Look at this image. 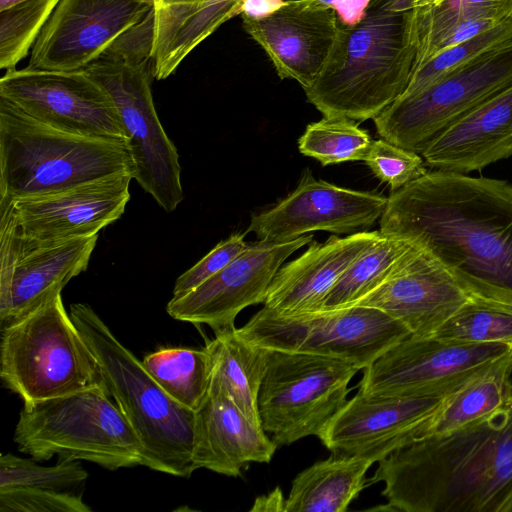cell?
Returning <instances> with one entry per match:
<instances>
[{"mask_svg": "<svg viewBox=\"0 0 512 512\" xmlns=\"http://www.w3.org/2000/svg\"><path fill=\"white\" fill-rule=\"evenodd\" d=\"M380 232L431 254L471 297L512 308V184L435 169L392 191Z\"/></svg>", "mask_w": 512, "mask_h": 512, "instance_id": "1", "label": "cell"}, {"mask_svg": "<svg viewBox=\"0 0 512 512\" xmlns=\"http://www.w3.org/2000/svg\"><path fill=\"white\" fill-rule=\"evenodd\" d=\"M378 463L367 486L384 483L387 510L512 512V400Z\"/></svg>", "mask_w": 512, "mask_h": 512, "instance_id": "2", "label": "cell"}, {"mask_svg": "<svg viewBox=\"0 0 512 512\" xmlns=\"http://www.w3.org/2000/svg\"><path fill=\"white\" fill-rule=\"evenodd\" d=\"M415 60L411 9L371 3L356 25L338 23L325 66L304 92L326 117L374 119L404 94Z\"/></svg>", "mask_w": 512, "mask_h": 512, "instance_id": "3", "label": "cell"}, {"mask_svg": "<svg viewBox=\"0 0 512 512\" xmlns=\"http://www.w3.org/2000/svg\"><path fill=\"white\" fill-rule=\"evenodd\" d=\"M69 314L93 353L104 385L139 439L143 463L152 470L189 478L195 412L173 400L85 303Z\"/></svg>", "mask_w": 512, "mask_h": 512, "instance_id": "4", "label": "cell"}, {"mask_svg": "<svg viewBox=\"0 0 512 512\" xmlns=\"http://www.w3.org/2000/svg\"><path fill=\"white\" fill-rule=\"evenodd\" d=\"M125 173L134 174L125 142L55 129L0 96V199L52 194Z\"/></svg>", "mask_w": 512, "mask_h": 512, "instance_id": "5", "label": "cell"}, {"mask_svg": "<svg viewBox=\"0 0 512 512\" xmlns=\"http://www.w3.org/2000/svg\"><path fill=\"white\" fill-rule=\"evenodd\" d=\"M0 377L24 404L104 385L61 292L1 327Z\"/></svg>", "mask_w": 512, "mask_h": 512, "instance_id": "6", "label": "cell"}, {"mask_svg": "<svg viewBox=\"0 0 512 512\" xmlns=\"http://www.w3.org/2000/svg\"><path fill=\"white\" fill-rule=\"evenodd\" d=\"M14 442L36 461L57 455L109 470L143 463L139 439L105 385L24 404Z\"/></svg>", "mask_w": 512, "mask_h": 512, "instance_id": "7", "label": "cell"}, {"mask_svg": "<svg viewBox=\"0 0 512 512\" xmlns=\"http://www.w3.org/2000/svg\"><path fill=\"white\" fill-rule=\"evenodd\" d=\"M360 370L340 358L267 349L258 413L277 448L318 437L348 401V385Z\"/></svg>", "mask_w": 512, "mask_h": 512, "instance_id": "8", "label": "cell"}, {"mask_svg": "<svg viewBox=\"0 0 512 512\" xmlns=\"http://www.w3.org/2000/svg\"><path fill=\"white\" fill-rule=\"evenodd\" d=\"M84 70L114 101L134 164L133 179L165 212L174 211L184 199L181 167L153 103L154 61L128 59L106 49Z\"/></svg>", "mask_w": 512, "mask_h": 512, "instance_id": "9", "label": "cell"}, {"mask_svg": "<svg viewBox=\"0 0 512 512\" xmlns=\"http://www.w3.org/2000/svg\"><path fill=\"white\" fill-rule=\"evenodd\" d=\"M512 85V37L399 97L374 118L381 138L421 153L441 132Z\"/></svg>", "mask_w": 512, "mask_h": 512, "instance_id": "10", "label": "cell"}, {"mask_svg": "<svg viewBox=\"0 0 512 512\" xmlns=\"http://www.w3.org/2000/svg\"><path fill=\"white\" fill-rule=\"evenodd\" d=\"M236 331L258 347L340 358L361 370L412 335L383 311L362 305L299 315H282L263 306Z\"/></svg>", "mask_w": 512, "mask_h": 512, "instance_id": "11", "label": "cell"}, {"mask_svg": "<svg viewBox=\"0 0 512 512\" xmlns=\"http://www.w3.org/2000/svg\"><path fill=\"white\" fill-rule=\"evenodd\" d=\"M98 234L40 241L27 237L12 200L0 199L1 327L61 292L87 270Z\"/></svg>", "mask_w": 512, "mask_h": 512, "instance_id": "12", "label": "cell"}, {"mask_svg": "<svg viewBox=\"0 0 512 512\" xmlns=\"http://www.w3.org/2000/svg\"><path fill=\"white\" fill-rule=\"evenodd\" d=\"M512 351L506 343H459L410 335L363 369L360 391L381 395L448 394Z\"/></svg>", "mask_w": 512, "mask_h": 512, "instance_id": "13", "label": "cell"}, {"mask_svg": "<svg viewBox=\"0 0 512 512\" xmlns=\"http://www.w3.org/2000/svg\"><path fill=\"white\" fill-rule=\"evenodd\" d=\"M0 96L55 129L126 143V133L109 93L84 69L7 71Z\"/></svg>", "mask_w": 512, "mask_h": 512, "instance_id": "14", "label": "cell"}, {"mask_svg": "<svg viewBox=\"0 0 512 512\" xmlns=\"http://www.w3.org/2000/svg\"><path fill=\"white\" fill-rule=\"evenodd\" d=\"M454 392L381 395L359 390L318 438L334 456L379 462L398 448L423 438L429 418Z\"/></svg>", "mask_w": 512, "mask_h": 512, "instance_id": "15", "label": "cell"}, {"mask_svg": "<svg viewBox=\"0 0 512 512\" xmlns=\"http://www.w3.org/2000/svg\"><path fill=\"white\" fill-rule=\"evenodd\" d=\"M312 240L313 235L308 234L282 242L248 243L212 277L190 292L172 297L166 311L178 321L208 325L215 333L234 329L235 319L244 308L264 303L285 260Z\"/></svg>", "mask_w": 512, "mask_h": 512, "instance_id": "16", "label": "cell"}, {"mask_svg": "<svg viewBox=\"0 0 512 512\" xmlns=\"http://www.w3.org/2000/svg\"><path fill=\"white\" fill-rule=\"evenodd\" d=\"M153 8L148 0H60L33 45L28 68L82 70Z\"/></svg>", "mask_w": 512, "mask_h": 512, "instance_id": "17", "label": "cell"}, {"mask_svg": "<svg viewBox=\"0 0 512 512\" xmlns=\"http://www.w3.org/2000/svg\"><path fill=\"white\" fill-rule=\"evenodd\" d=\"M388 197L317 180L306 169L296 188L272 208L253 214L247 231L282 242L312 231L352 234L381 218Z\"/></svg>", "mask_w": 512, "mask_h": 512, "instance_id": "18", "label": "cell"}, {"mask_svg": "<svg viewBox=\"0 0 512 512\" xmlns=\"http://www.w3.org/2000/svg\"><path fill=\"white\" fill-rule=\"evenodd\" d=\"M471 298L439 261L414 244L391 275L355 305L379 309L412 335L428 337Z\"/></svg>", "mask_w": 512, "mask_h": 512, "instance_id": "19", "label": "cell"}, {"mask_svg": "<svg viewBox=\"0 0 512 512\" xmlns=\"http://www.w3.org/2000/svg\"><path fill=\"white\" fill-rule=\"evenodd\" d=\"M246 33L265 51L281 79L304 89L321 73L338 31L331 8L311 0H286L261 18L241 17Z\"/></svg>", "mask_w": 512, "mask_h": 512, "instance_id": "20", "label": "cell"}, {"mask_svg": "<svg viewBox=\"0 0 512 512\" xmlns=\"http://www.w3.org/2000/svg\"><path fill=\"white\" fill-rule=\"evenodd\" d=\"M131 173L52 194L12 200L23 233L54 241L91 236L115 222L130 200Z\"/></svg>", "mask_w": 512, "mask_h": 512, "instance_id": "21", "label": "cell"}, {"mask_svg": "<svg viewBox=\"0 0 512 512\" xmlns=\"http://www.w3.org/2000/svg\"><path fill=\"white\" fill-rule=\"evenodd\" d=\"M381 236L380 230L359 231L310 243L304 253L279 268L264 306L282 315L322 311L325 298L345 270Z\"/></svg>", "mask_w": 512, "mask_h": 512, "instance_id": "22", "label": "cell"}, {"mask_svg": "<svg viewBox=\"0 0 512 512\" xmlns=\"http://www.w3.org/2000/svg\"><path fill=\"white\" fill-rule=\"evenodd\" d=\"M277 449L261 425L252 422L221 390L209 394L195 412L192 462L236 477L249 463H269Z\"/></svg>", "mask_w": 512, "mask_h": 512, "instance_id": "23", "label": "cell"}, {"mask_svg": "<svg viewBox=\"0 0 512 512\" xmlns=\"http://www.w3.org/2000/svg\"><path fill=\"white\" fill-rule=\"evenodd\" d=\"M427 166L468 173L512 155V85L436 136L420 153Z\"/></svg>", "mask_w": 512, "mask_h": 512, "instance_id": "24", "label": "cell"}, {"mask_svg": "<svg viewBox=\"0 0 512 512\" xmlns=\"http://www.w3.org/2000/svg\"><path fill=\"white\" fill-rule=\"evenodd\" d=\"M374 464L360 457L331 455L293 479L285 512H345L367 486L366 473Z\"/></svg>", "mask_w": 512, "mask_h": 512, "instance_id": "25", "label": "cell"}, {"mask_svg": "<svg viewBox=\"0 0 512 512\" xmlns=\"http://www.w3.org/2000/svg\"><path fill=\"white\" fill-rule=\"evenodd\" d=\"M205 347L212 363L210 387L221 390L252 422L261 425L258 394L267 349L246 341L236 328L215 333Z\"/></svg>", "mask_w": 512, "mask_h": 512, "instance_id": "26", "label": "cell"}, {"mask_svg": "<svg viewBox=\"0 0 512 512\" xmlns=\"http://www.w3.org/2000/svg\"><path fill=\"white\" fill-rule=\"evenodd\" d=\"M512 400V351L479 377L451 394L427 422L425 437L444 434Z\"/></svg>", "mask_w": 512, "mask_h": 512, "instance_id": "27", "label": "cell"}, {"mask_svg": "<svg viewBox=\"0 0 512 512\" xmlns=\"http://www.w3.org/2000/svg\"><path fill=\"white\" fill-rule=\"evenodd\" d=\"M141 363L167 395L193 412L209 394L212 363L206 347L161 348L146 355Z\"/></svg>", "mask_w": 512, "mask_h": 512, "instance_id": "28", "label": "cell"}, {"mask_svg": "<svg viewBox=\"0 0 512 512\" xmlns=\"http://www.w3.org/2000/svg\"><path fill=\"white\" fill-rule=\"evenodd\" d=\"M239 0H205L193 12L154 35L155 78L170 76L184 58L218 27L239 15Z\"/></svg>", "mask_w": 512, "mask_h": 512, "instance_id": "29", "label": "cell"}, {"mask_svg": "<svg viewBox=\"0 0 512 512\" xmlns=\"http://www.w3.org/2000/svg\"><path fill=\"white\" fill-rule=\"evenodd\" d=\"M413 245L406 239L382 234L345 270L325 298L322 311L354 306L391 275Z\"/></svg>", "mask_w": 512, "mask_h": 512, "instance_id": "30", "label": "cell"}, {"mask_svg": "<svg viewBox=\"0 0 512 512\" xmlns=\"http://www.w3.org/2000/svg\"><path fill=\"white\" fill-rule=\"evenodd\" d=\"M512 18V0H442L411 9L416 60L452 26L474 19L502 22Z\"/></svg>", "mask_w": 512, "mask_h": 512, "instance_id": "31", "label": "cell"}, {"mask_svg": "<svg viewBox=\"0 0 512 512\" xmlns=\"http://www.w3.org/2000/svg\"><path fill=\"white\" fill-rule=\"evenodd\" d=\"M372 141L355 120L324 116L307 125L298 140V148L303 155L327 166L346 161H364Z\"/></svg>", "mask_w": 512, "mask_h": 512, "instance_id": "32", "label": "cell"}, {"mask_svg": "<svg viewBox=\"0 0 512 512\" xmlns=\"http://www.w3.org/2000/svg\"><path fill=\"white\" fill-rule=\"evenodd\" d=\"M428 337L459 343L500 342L512 346V308L472 297Z\"/></svg>", "mask_w": 512, "mask_h": 512, "instance_id": "33", "label": "cell"}, {"mask_svg": "<svg viewBox=\"0 0 512 512\" xmlns=\"http://www.w3.org/2000/svg\"><path fill=\"white\" fill-rule=\"evenodd\" d=\"M60 0H25L0 10V68L16 69Z\"/></svg>", "mask_w": 512, "mask_h": 512, "instance_id": "34", "label": "cell"}, {"mask_svg": "<svg viewBox=\"0 0 512 512\" xmlns=\"http://www.w3.org/2000/svg\"><path fill=\"white\" fill-rule=\"evenodd\" d=\"M36 461V460H35ZM34 459L12 453L0 457V488L34 487L60 492H72L88 478L79 460H59L54 466H41Z\"/></svg>", "mask_w": 512, "mask_h": 512, "instance_id": "35", "label": "cell"}, {"mask_svg": "<svg viewBox=\"0 0 512 512\" xmlns=\"http://www.w3.org/2000/svg\"><path fill=\"white\" fill-rule=\"evenodd\" d=\"M512 37V18L451 48L441 51L416 71L402 96L414 94L456 67Z\"/></svg>", "mask_w": 512, "mask_h": 512, "instance_id": "36", "label": "cell"}, {"mask_svg": "<svg viewBox=\"0 0 512 512\" xmlns=\"http://www.w3.org/2000/svg\"><path fill=\"white\" fill-rule=\"evenodd\" d=\"M364 162L393 191L428 172L419 153L399 147L383 138L372 141Z\"/></svg>", "mask_w": 512, "mask_h": 512, "instance_id": "37", "label": "cell"}, {"mask_svg": "<svg viewBox=\"0 0 512 512\" xmlns=\"http://www.w3.org/2000/svg\"><path fill=\"white\" fill-rule=\"evenodd\" d=\"M1 512H90L82 497L34 487L0 488Z\"/></svg>", "mask_w": 512, "mask_h": 512, "instance_id": "38", "label": "cell"}, {"mask_svg": "<svg viewBox=\"0 0 512 512\" xmlns=\"http://www.w3.org/2000/svg\"><path fill=\"white\" fill-rule=\"evenodd\" d=\"M246 233H235L219 242L195 265L182 273L175 281L173 297L182 296L219 272L246 246Z\"/></svg>", "mask_w": 512, "mask_h": 512, "instance_id": "39", "label": "cell"}, {"mask_svg": "<svg viewBox=\"0 0 512 512\" xmlns=\"http://www.w3.org/2000/svg\"><path fill=\"white\" fill-rule=\"evenodd\" d=\"M155 8V34L196 10L205 0H148ZM154 34V35H155Z\"/></svg>", "mask_w": 512, "mask_h": 512, "instance_id": "40", "label": "cell"}, {"mask_svg": "<svg viewBox=\"0 0 512 512\" xmlns=\"http://www.w3.org/2000/svg\"><path fill=\"white\" fill-rule=\"evenodd\" d=\"M314 4L334 10L340 25L351 27L360 22L371 0H311Z\"/></svg>", "mask_w": 512, "mask_h": 512, "instance_id": "41", "label": "cell"}, {"mask_svg": "<svg viewBox=\"0 0 512 512\" xmlns=\"http://www.w3.org/2000/svg\"><path fill=\"white\" fill-rule=\"evenodd\" d=\"M285 0H242L241 17L261 18L278 9Z\"/></svg>", "mask_w": 512, "mask_h": 512, "instance_id": "42", "label": "cell"}, {"mask_svg": "<svg viewBox=\"0 0 512 512\" xmlns=\"http://www.w3.org/2000/svg\"><path fill=\"white\" fill-rule=\"evenodd\" d=\"M250 511H285V499L279 487L258 497Z\"/></svg>", "mask_w": 512, "mask_h": 512, "instance_id": "43", "label": "cell"}, {"mask_svg": "<svg viewBox=\"0 0 512 512\" xmlns=\"http://www.w3.org/2000/svg\"><path fill=\"white\" fill-rule=\"evenodd\" d=\"M25 0H0V10L6 9L14 4L22 2Z\"/></svg>", "mask_w": 512, "mask_h": 512, "instance_id": "44", "label": "cell"}]
</instances>
